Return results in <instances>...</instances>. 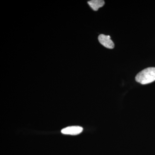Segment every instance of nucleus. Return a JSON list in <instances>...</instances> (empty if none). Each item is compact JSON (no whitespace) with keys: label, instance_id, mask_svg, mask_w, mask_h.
<instances>
[{"label":"nucleus","instance_id":"1","mask_svg":"<svg viewBox=\"0 0 155 155\" xmlns=\"http://www.w3.org/2000/svg\"><path fill=\"white\" fill-rule=\"evenodd\" d=\"M135 80L142 84L153 82L155 81V67H149L143 69L137 75Z\"/></svg>","mask_w":155,"mask_h":155},{"label":"nucleus","instance_id":"2","mask_svg":"<svg viewBox=\"0 0 155 155\" xmlns=\"http://www.w3.org/2000/svg\"><path fill=\"white\" fill-rule=\"evenodd\" d=\"M83 130V128L80 126H69L62 129L61 130V133L68 135H76L81 133Z\"/></svg>","mask_w":155,"mask_h":155},{"label":"nucleus","instance_id":"3","mask_svg":"<svg viewBox=\"0 0 155 155\" xmlns=\"http://www.w3.org/2000/svg\"><path fill=\"white\" fill-rule=\"evenodd\" d=\"M98 40L100 43L105 47L109 49H113L114 48V44L111 39L109 35H100L98 37Z\"/></svg>","mask_w":155,"mask_h":155},{"label":"nucleus","instance_id":"4","mask_svg":"<svg viewBox=\"0 0 155 155\" xmlns=\"http://www.w3.org/2000/svg\"><path fill=\"white\" fill-rule=\"evenodd\" d=\"M88 5L94 11H97L100 8L104 6L105 4L104 1L103 0H91L88 2Z\"/></svg>","mask_w":155,"mask_h":155}]
</instances>
